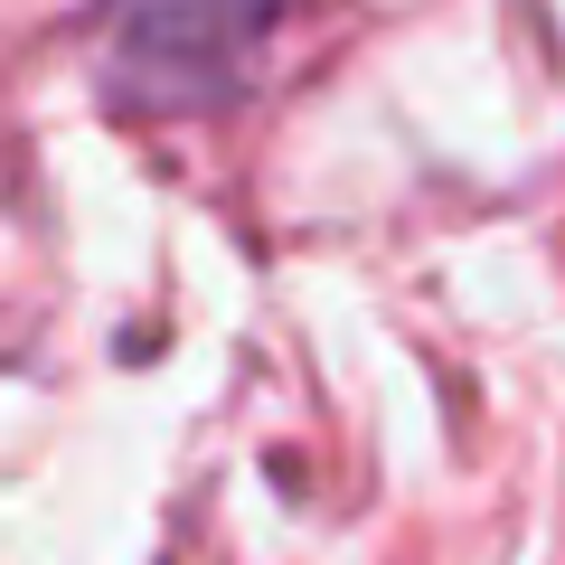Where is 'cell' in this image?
<instances>
[{"label":"cell","instance_id":"6da1fadb","mask_svg":"<svg viewBox=\"0 0 565 565\" xmlns=\"http://www.w3.org/2000/svg\"><path fill=\"white\" fill-rule=\"evenodd\" d=\"M292 0H114L104 95L132 114H207L255 85Z\"/></svg>","mask_w":565,"mask_h":565}]
</instances>
